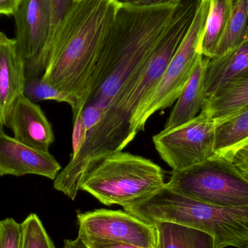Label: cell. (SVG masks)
Masks as SVG:
<instances>
[{
    "mask_svg": "<svg viewBox=\"0 0 248 248\" xmlns=\"http://www.w3.org/2000/svg\"><path fill=\"white\" fill-rule=\"evenodd\" d=\"M178 5L135 7L122 3L93 73L86 106L107 108L111 105L145 65Z\"/></svg>",
    "mask_w": 248,
    "mask_h": 248,
    "instance_id": "cell-1",
    "label": "cell"
},
{
    "mask_svg": "<svg viewBox=\"0 0 248 248\" xmlns=\"http://www.w3.org/2000/svg\"><path fill=\"white\" fill-rule=\"evenodd\" d=\"M121 5L119 0H75L60 31L42 78L75 98L74 119L87 104L93 73Z\"/></svg>",
    "mask_w": 248,
    "mask_h": 248,
    "instance_id": "cell-2",
    "label": "cell"
},
{
    "mask_svg": "<svg viewBox=\"0 0 248 248\" xmlns=\"http://www.w3.org/2000/svg\"><path fill=\"white\" fill-rule=\"evenodd\" d=\"M130 214L150 224L168 222L192 227L214 237L217 248L248 243V205H209L164 187L128 207Z\"/></svg>",
    "mask_w": 248,
    "mask_h": 248,
    "instance_id": "cell-3",
    "label": "cell"
},
{
    "mask_svg": "<svg viewBox=\"0 0 248 248\" xmlns=\"http://www.w3.org/2000/svg\"><path fill=\"white\" fill-rule=\"evenodd\" d=\"M164 170L149 159L128 153H114L84 178L80 190L103 205L124 207L164 187Z\"/></svg>",
    "mask_w": 248,
    "mask_h": 248,
    "instance_id": "cell-4",
    "label": "cell"
},
{
    "mask_svg": "<svg viewBox=\"0 0 248 248\" xmlns=\"http://www.w3.org/2000/svg\"><path fill=\"white\" fill-rule=\"evenodd\" d=\"M166 186L209 205H248V179L231 160L217 155L185 170H173Z\"/></svg>",
    "mask_w": 248,
    "mask_h": 248,
    "instance_id": "cell-5",
    "label": "cell"
},
{
    "mask_svg": "<svg viewBox=\"0 0 248 248\" xmlns=\"http://www.w3.org/2000/svg\"><path fill=\"white\" fill-rule=\"evenodd\" d=\"M129 119L116 109L109 108L100 123L87 133L78 150L54 180L56 190L75 200L81 182L106 157L122 152L135 138Z\"/></svg>",
    "mask_w": 248,
    "mask_h": 248,
    "instance_id": "cell-6",
    "label": "cell"
},
{
    "mask_svg": "<svg viewBox=\"0 0 248 248\" xmlns=\"http://www.w3.org/2000/svg\"><path fill=\"white\" fill-rule=\"evenodd\" d=\"M200 1L183 0L177 6L145 65L124 86L110 106L131 119L161 79L193 22Z\"/></svg>",
    "mask_w": 248,
    "mask_h": 248,
    "instance_id": "cell-7",
    "label": "cell"
},
{
    "mask_svg": "<svg viewBox=\"0 0 248 248\" xmlns=\"http://www.w3.org/2000/svg\"><path fill=\"white\" fill-rule=\"evenodd\" d=\"M211 7V0H201L193 22L159 81L131 119L133 131L144 130L147 120L158 110L170 107L177 100L193 73L201 38Z\"/></svg>",
    "mask_w": 248,
    "mask_h": 248,
    "instance_id": "cell-8",
    "label": "cell"
},
{
    "mask_svg": "<svg viewBox=\"0 0 248 248\" xmlns=\"http://www.w3.org/2000/svg\"><path fill=\"white\" fill-rule=\"evenodd\" d=\"M216 128L208 109L202 108L190 122L155 135L153 143L163 161L179 171L217 155Z\"/></svg>",
    "mask_w": 248,
    "mask_h": 248,
    "instance_id": "cell-9",
    "label": "cell"
},
{
    "mask_svg": "<svg viewBox=\"0 0 248 248\" xmlns=\"http://www.w3.org/2000/svg\"><path fill=\"white\" fill-rule=\"evenodd\" d=\"M13 17L15 40L26 78L42 77L49 64V0H20Z\"/></svg>",
    "mask_w": 248,
    "mask_h": 248,
    "instance_id": "cell-10",
    "label": "cell"
},
{
    "mask_svg": "<svg viewBox=\"0 0 248 248\" xmlns=\"http://www.w3.org/2000/svg\"><path fill=\"white\" fill-rule=\"evenodd\" d=\"M78 237L157 248V232L148 224L125 211L98 209L77 215Z\"/></svg>",
    "mask_w": 248,
    "mask_h": 248,
    "instance_id": "cell-11",
    "label": "cell"
},
{
    "mask_svg": "<svg viewBox=\"0 0 248 248\" xmlns=\"http://www.w3.org/2000/svg\"><path fill=\"white\" fill-rule=\"evenodd\" d=\"M61 169L49 152L26 145L0 130V176L32 174L54 181Z\"/></svg>",
    "mask_w": 248,
    "mask_h": 248,
    "instance_id": "cell-12",
    "label": "cell"
},
{
    "mask_svg": "<svg viewBox=\"0 0 248 248\" xmlns=\"http://www.w3.org/2000/svg\"><path fill=\"white\" fill-rule=\"evenodd\" d=\"M5 126L12 130L17 141L42 151L49 152L55 141L52 124L40 106L23 94L13 104Z\"/></svg>",
    "mask_w": 248,
    "mask_h": 248,
    "instance_id": "cell-13",
    "label": "cell"
},
{
    "mask_svg": "<svg viewBox=\"0 0 248 248\" xmlns=\"http://www.w3.org/2000/svg\"><path fill=\"white\" fill-rule=\"evenodd\" d=\"M26 71L15 39L0 31V130L17 97L23 94Z\"/></svg>",
    "mask_w": 248,
    "mask_h": 248,
    "instance_id": "cell-14",
    "label": "cell"
},
{
    "mask_svg": "<svg viewBox=\"0 0 248 248\" xmlns=\"http://www.w3.org/2000/svg\"><path fill=\"white\" fill-rule=\"evenodd\" d=\"M248 68V39L223 55L208 58L204 70L205 100L214 97L223 87Z\"/></svg>",
    "mask_w": 248,
    "mask_h": 248,
    "instance_id": "cell-15",
    "label": "cell"
},
{
    "mask_svg": "<svg viewBox=\"0 0 248 248\" xmlns=\"http://www.w3.org/2000/svg\"><path fill=\"white\" fill-rule=\"evenodd\" d=\"M208 58L200 55L193 73L178 97L164 129H170L190 122L202 110L205 103L204 70Z\"/></svg>",
    "mask_w": 248,
    "mask_h": 248,
    "instance_id": "cell-16",
    "label": "cell"
},
{
    "mask_svg": "<svg viewBox=\"0 0 248 248\" xmlns=\"http://www.w3.org/2000/svg\"><path fill=\"white\" fill-rule=\"evenodd\" d=\"M248 106V68L223 87L214 97L205 100L216 124L218 125Z\"/></svg>",
    "mask_w": 248,
    "mask_h": 248,
    "instance_id": "cell-17",
    "label": "cell"
},
{
    "mask_svg": "<svg viewBox=\"0 0 248 248\" xmlns=\"http://www.w3.org/2000/svg\"><path fill=\"white\" fill-rule=\"evenodd\" d=\"M154 225L157 248H217L214 237L201 230L168 222Z\"/></svg>",
    "mask_w": 248,
    "mask_h": 248,
    "instance_id": "cell-18",
    "label": "cell"
},
{
    "mask_svg": "<svg viewBox=\"0 0 248 248\" xmlns=\"http://www.w3.org/2000/svg\"><path fill=\"white\" fill-rule=\"evenodd\" d=\"M248 143V106L218 124L216 128L215 151L217 155L231 160L239 147Z\"/></svg>",
    "mask_w": 248,
    "mask_h": 248,
    "instance_id": "cell-19",
    "label": "cell"
},
{
    "mask_svg": "<svg viewBox=\"0 0 248 248\" xmlns=\"http://www.w3.org/2000/svg\"><path fill=\"white\" fill-rule=\"evenodd\" d=\"M234 0H211V7L199 51L205 58H213L232 12Z\"/></svg>",
    "mask_w": 248,
    "mask_h": 248,
    "instance_id": "cell-20",
    "label": "cell"
},
{
    "mask_svg": "<svg viewBox=\"0 0 248 248\" xmlns=\"http://www.w3.org/2000/svg\"><path fill=\"white\" fill-rule=\"evenodd\" d=\"M248 28V0H234L232 12L216 49L215 57L237 47L246 40Z\"/></svg>",
    "mask_w": 248,
    "mask_h": 248,
    "instance_id": "cell-21",
    "label": "cell"
},
{
    "mask_svg": "<svg viewBox=\"0 0 248 248\" xmlns=\"http://www.w3.org/2000/svg\"><path fill=\"white\" fill-rule=\"evenodd\" d=\"M23 95L34 103L52 100L58 103H65L76 111L77 103L75 98L68 93L58 90L56 87L45 81L42 77L26 78Z\"/></svg>",
    "mask_w": 248,
    "mask_h": 248,
    "instance_id": "cell-22",
    "label": "cell"
},
{
    "mask_svg": "<svg viewBox=\"0 0 248 248\" xmlns=\"http://www.w3.org/2000/svg\"><path fill=\"white\" fill-rule=\"evenodd\" d=\"M21 232L20 248H56L36 214L21 223Z\"/></svg>",
    "mask_w": 248,
    "mask_h": 248,
    "instance_id": "cell-23",
    "label": "cell"
},
{
    "mask_svg": "<svg viewBox=\"0 0 248 248\" xmlns=\"http://www.w3.org/2000/svg\"><path fill=\"white\" fill-rule=\"evenodd\" d=\"M75 0H49L50 31L48 42V59L50 61L60 31ZM49 65V64H48Z\"/></svg>",
    "mask_w": 248,
    "mask_h": 248,
    "instance_id": "cell-24",
    "label": "cell"
},
{
    "mask_svg": "<svg viewBox=\"0 0 248 248\" xmlns=\"http://www.w3.org/2000/svg\"><path fill=\"white\" fill-rule=\"evenodd\" d=\"M21 233V224L16 220H0V248H20Z\"/></svg>",
    "mask_w": 248,
    "mask_h": 248,
    "instance_id": "cell-25",
    "label": "cell"
},
{
    "mask_svg": "<svg viewBox=\"0 0 248 248\" xmlns=\"http://www.w3.org/2000/svg\"><path fill=\"white\" fill-rule=\"evenodd\" d=\"M106 108L97 105H87L81 113V119L87 132L100 123L106 113Z\"/></svg>",
    "mask_w": 248,
    "mask_h": 248,
    "instance_id": "cell-26",
    "label": "cell"
},
{
    "mask_svg": "<svg viewBox=\"0 0 248 248\" xmlns=\"http://www.w3.org/2000/svg\"><path fill=\"white\" fill-rule=\"evenodd\" d=\"M231 160L240 173L248 179V143L235 150Z\"/></svg>",
    "mask_w": 248,
    "mask_h": 248,
    "instance_id": "cell-27",
    "label": "cell"
},
{
    "mask_svg": "<svg viewBox=\"0 0 248 248\" xmlns=\"http://www.w3.org/2000/svg\"><path fill=\"white\" fill-rule=\"evenodd\" d=\"M82 240L86 248H144L126 243H115L107 240H95V239L79 237Z\"/></svg>",
    "mask_w": 248,
    "mask_h": 248,
    "instance_id": "cell-28",
    "label": "cell"
},
{
    "mask_svg": "<svg viewBox=\"0 0 248 248\" xmlns=\"http://www.w3.org/2000/svg\"><path fill=\"white\" fill-rule=\"evenodd\" d=\"M122 4L135 7H152V6L168 5L173 4L178 5L183 0H119Z\"/></svg>",
    "mask_w": 248,
    "mask_h": 248,
    "instance_id": "cell-29",
    "label": "cell"
},
{
    "mask_svg": "<svg viewBox=\"0 0 248 248\" xmlns=\"http://www.w3.org/2000/svg\"><path fill=\"white\" fill-rule=\"evenodd\" d=\"M20 1V0H0V15L14 16Z\"/></svg>",
    "mask_w": 248,
    "mask_h": 248,
    "instance_id": "cell-30",
    "label": "cell"
},
{
    "mask_svg": "<svg viewBox=\"0 0 248 248\" xmlns=\"http://www.w3.org/2000/svg\"><path fill=\"white\" fill-rule=\"evenodd\" d=\"M62 248H86L82 240L77 237L75 240H64V246Z\"/></svg>",
    "mask_w": 248,
    "mask_h": 248,
    "instance_id": "cell-31",
    "label": "cell"
},
{
    "mask_svg": "<svg viewBox=\"0 0 248 248\" xmlns=\"http://www.w3.org/2000/svg\"><path fill=\"white\" fill-rule=\"evenodd\" d=\"M239 248H248V243H246V244L243 245V246H242L241 247Z\"/></svg>",
    "mask_w": 248,
    "mask_h": 248,
    "instance_id": "cell-32",
    "label": "cell"
},
{
    "mask_svg": "<svg viewBox=\"0 0 248 248\" xmlns=\"http://www.w3.org/2000/svg\"><path fill=\"white\" fill-rule=\"evenodd\" d=\"M248 39V31H247V35H246V40Z\"/></svg>",
    "mask_w": 248,
    "mask_h": 248,
    "instance_id": "cell-33",
    "label": "cell"
}]
</instances>
